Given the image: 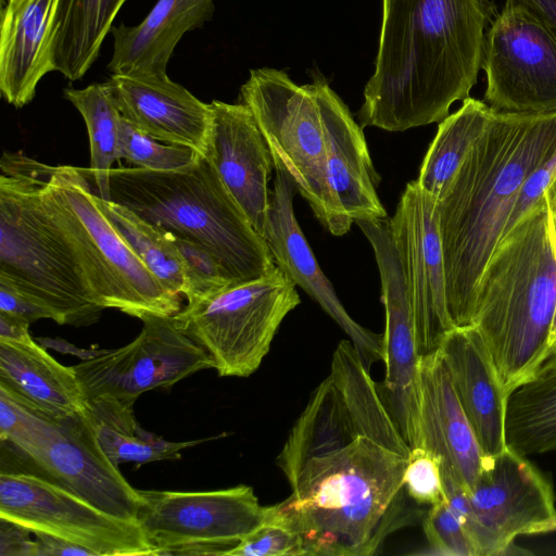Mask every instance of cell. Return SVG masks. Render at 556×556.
I'll list each match as a JSON object with an SVG mask.
<instances>
[{
    "mask_svg": "<svg viewBox=\"0 0 556 556\" xmlns=\"http://www.w3.org/2000/svg\"><path fill=\"white\" fill-rule=\"evenodd\" d=\"M132 406L111 397L88 402L86 416L101 448L116 467L125 463H134L138 468L152 462L178 460L182 450L204 442H172L147 431L137 422Z\"/></svg>",
    "mask_w": 556,
    "mask_h": 556,
    "instance_id": "cell-29",
    "label": "cell"
},
{
    "mask_svg": "<svg viewBox=\"0 0 556 556\" xmlns=\"http://www.w3.org/2000/svg\"><path fill=\"white\" fill-rule=\"evenodd\" d=\"M505 441L523 456L556 451V353L508 394Z\"/></svg>",
    "mask_w": 556,
    "mask_h": 556,
    "instance_id": "cell-27",
    "label": "cell"
},
{
    "mask_svg": "<svg viewBox=\"0 0 556 556\" xmlns=\"http://www.w3.org/2000/svg\"><path fill=\"white\" fill-rule=\"evenodd\" d=\"M0 384L52 416L88 409L74 367L59 363L31 337L0 339Z\"/></svg>",
    "mask_w": 556,
    "mask_h": 556,
    "instance_id": "cell-26",
    "label": "cell"
},
{
    "mask_svg": "<svg viewBox=\"0 0 556 556\" xmlns=\"http://www.w3.org/2000/svg\"><path fill=\"white\" fill-rule=\"evenodd\" d=\"M30 324L13 316L11 314L0 312V339L5 340H24L30 337L28 327Z\"/></svg>",
    "mask_w": 556,
    "mask_h": 556,
    "instance_id": "cell-42",
    "label": "cell"
},
{
    "mask_svg": "<svg viewBox=\"0 0 556 556\" xmlns=\"http://www.w3.org/2000/svg\"><path fill=\"white\" fill-rule=\"evenodd\" d=\"M375 253L381 281L386 327L382 334L384 380L382 400L404 439L417 441L418 362L415 316L401 260L393 242L389 217L354 222Z\"/></svg>",
    "mask_w": 556,
    "mask_h": 556,
    "instance_id": "cell-16",
    "label": "cell"
},
{
    "mask_svg": "<svg viewBox=\"0 0 556 556\" xmlns=\"http://www.w3.org/2000/svg\"><path fill=\"white\" fill-rule=\"evenodd\" d=\"M0 312L16 316L28 324L39 319H52L55 314L30 295L0 280Z\"/></svg>",
    "mask_w": 556,
    "mask_h": 556,
    "instance_id": "cell-38",
    "label": "cell"
},
{
    "mask_svg": "<svg viewBox=\"0 0 556 556\" xmlns=\"http://www.w3.org/2000/svg\"><path fill=\"white\" fill-rule=\"evenodd\" d=\"M555 152L556 112L493 111L483 132L435 200L447 311L454 328L473 324L480 278L521 188Z\"/></svg>",
    "mask_w": 556,
    "mask_h": 556,
    "instance_id": "cell-3",
    "label": "cell"
},
{
    "mask_svg": "<svg viewBox=\"0 0 556 556\" xmlns=\"http://www.w3.org/2000/svg\"><path fill=\"white\" fill-rule=\"evenodd\" d=\"M0 518L93 556L154 555L138 522L109 514L36 473L0 471Z\"/></svg>",
    "mask_w": 556,
    "mask_h": 556,
    "instance_id": "cell-12",
    "label": "cell"
},
{
    "mask_svg": "<svg viewBox=\"0 0 556 556\" xmlns=\"http://www.w3.org/2000/svg\"><path fill=\"white\" fill-rule=\"evenodd\" d=\"M544 199L551 224V231L556 247V175L544 191ZM556 353V313L551 331L549 354ZM548 354V355H549Z\"/></svg>",
    "mask_w": 556,
    "mask_h": 556,
    "instance_id": "cell-43",
    "label": "cell"
},
{
    "mask_svg": "<svg viewBox=\"0 0 556 556\" xmlns=\"http://www.w3.org/2000/svg\"><path fill=\"white\" fill-rule=\"evenodd\" d=\"M506 2L527 10L556 36V0H506Z\"/></svg>",
    "mask_w": 556,
    "mask_h": 556,
    "instance_id": "cell-41",
    "label": "cell"
},
{
    "mask_svg": "<svg viewBox=\"0 0 556 556\" xmlns=\"http://www.w3.org/2000/svg\"><path fill=\"white\" fill-rule=\"evenodd\" d=\"M96 202L121 232L131 250L162 286L184 295L185 269L172 233L144 220L128 207L97 195Z\"/></svg>",
    "mask_w": 556,
    "mask_h": 556,
    "instance_id": "cell-32",
    "label": "cell"
},
{
    "mask_svg": "<svg viewBox=\"0 0 556 556\" xmlns=\"http://www.w3.org/2000/svg\"><path fill=\"white\" fill-rule=\"evenodd\" d=\"M0 168V280L49 307L60 325L97 323L104 308L41 208L29 156L4 152Z\"/></svg>",
    "mask_w": 556,
    "mask_h": 556,
    "instance_id": "cell-7",
    "label": "cell"
},
{
    "mask_svg": "<svg viewBox=\"0 0 556 556\" xmlns=\"http://www.w3.org/2000/svg\"><path fill=\"white\" fill-rule=\"evenodd\" d=\"M200 155L191 148L160 141L121 117L118 160H125L142 169L167 172L188 167Z\"/></svg>",
    "mask_w": 556,
    "mask_h": 556,
    "instance_id": "cell-33",
    "label": "cell"
},
{
    "mask_svg": "<svg viewBox=\"0 0 556 556\" xmlns=\"http://www.w3.org/2000/svg\"><path fill=\"white\" fill-rule=\"evenodd\" d=\"M301 303L295 283L278 267L188 302L177 327L211 356L220 377H249L267 355L283 318Z\"/></svg>",
    "mask_w": 556,
    "mask_h": 556,
    "instance_id": "cell-10",
    "label": "cell"
},
{
    "mask_svg": "<svg viewBox=\"0 0 556 556\" xmlns=\"http://www.w3.org/2000/svg\"><path fill=\"white\" fill-rule=\"evenodd\" d=\"M172 238L184 263L186 279L184 296L188 302L208 296L231 285L216 258L206 249L173 233Z\"/></svg>",
    "mask_w": 556,
    "mask_h": 556,
    "instance_id": "cell-35",
    "label": "cell"
},
{
    "mask_svg": "<svg viewBox=\"0 0 556 556\" xmlns=\"http://www.w3.org/2000/svg\"><path fill=\"white\" fill-rule=\"evenodd\" d=\"M404 486L409 497L418 504L432 506L444 501L440 459L427 448L413 447L404 473Z\"/></svg>",
    "mask_w": 556,
    "mask_h": 556,
    "instance_id": "cell-37",
    "label": "cell"
},
{
    "mask_svg": "<svg viewBox=\"0 0 556 556\" xmlns=\"http://www.w3.org/2000/svg\"><path fill=\"white\" fill-rule=\"evenodd\" d=\"M479 556L503 555L516 536L556 530L551 482L526 456L506 446L491 456L467 491Z\"/></svg>",
    "mask_w": 556,
    "mask_h": 556,
    "instance_id": "cell-15",
    "label": "cell"
},
{
    "mask_svg": "<svg viewBox=\"0 0 556 556\" xmlns=\"http://www.w3.org/2000/svg\"><path fill=\"white\" fill-rule=\"evenodd\" d=\"M240 98L256 121L275 169L291 180L331 235H345L353 222L329 184L316 80L298 85L283 70L253 68Z\"/></svg>",
    "mask_w": 556,
    "mask_h": 556,
    "instance_id": "cell-9",
    "label": "cell"
},
{
    "mask_svg": "<svg viewBox=\"0 0 556 556\" xmlns=\"http://www.w3.org/2000/svg\"><path fill=\"white\" fill-rule=\"evenodd\" d=\"M422 528L430 546L435 552L454 556H479L465 526L446 500L430 507Z\"/></svg>",
    "mask_w": 556,
    "mask_h": 556,
    "instance_id": "cell-36",
    "label": "cell"
},
{
    "mask_svg": "<svg viewBox=\"0 0 556 556\" xmlns=\"http://www.w3.org/2000/svg\"><path fill=\"white\" fill-rule=\"evenodd\" d=\"M556 247L542 195L501 238L480 278L473 324L509 394L549 354Z\"/></svg>",
    "mask_w": 556,
    "mask_h": 556,
    "instance_id": "cell-4",
    "label": "cell"
},
{
    "mask_svg": "<svg viewBox=\"0 0 556 556\" xmlns=\"http://www.w3.org/2000/svg\"><path fill=\"white\" fill-rule=\"evenodd\" d=\"M496 14L491 0H382L359 125L404 131L446 118L477 84Z\"/></svg>",
    "mask_w": 556,
    "mask_h": 556,
    "instance_id": "cell-2",
    "label": "cell"
},
{
    "mask_svg": "<svg viewBox=\"0 0 556 556\" xmlns=\"http://www.w3.org/2000/svg\"><path fill=\"white\" fill-rule=\"evenodd\" d=\"M110 200L206 249L231 285L257 279L277 267L265 238L225 187L206 154L177 170L113 167Z\"/></svg>",
    "mask_w": 556,
    "mask_h": 556,
    "instance_id": "cell-5",
    "label": "cell"
},
{
    "mask_svg": "<svg viewBox=\"0 0 556 556\" xmlns=\"http://www.w3.org/2000/svg\"><path fill=\"white\" fill-rule=\"evenodd\" d=\"M389 225L413 304L421 356L438 350L454 328L447 311L435 199L422 191L416 180L408 182Z\"/></svg>",
    "mask_w": 556,
    "mask_h": 556,
    "instance_id": "cell-17",
    "label": "cell"
},
{
    "mask_svg": "<svg viewBox=\"0 0 556 556\" xmlns=\"http://www.w3.org/2000/svg\"><path fill=\"white\" fill-rule=\"evenodd\" d=\"M30 533L27 528L0 518V556H37V541Z\"/></svg>",
    "mask_w": 556,
    "mask_h": 556,
    "instance_id": "cell-39",
    "label": "cell"
},
{
    "mask_svg": "<svg viewBox=\"0 0 556 556\" xmlns=\"http://www.w3.org/2000/svg\"><path fill=\"white\" fill-rule=\"evenodd\" d=\"M481 68L484 102L498 113L556 112V36L523 8L506 2L489 26Z\"/></svg>",
    "mask_w": 556,
    "mask_h": 556,
    "instance_id": "cell-13",
    "label": "cell"
},
{
    "mask_svg": "<svg viewBox=\"0 0 556 556\" xmlns=\"http://www.w3.org/2000/svg\"><path fill=\"white\" fill-rule=\"evenodd\" d=\"M294 192L291 180L275 169L264 231L275 264L338 323L370 368L374 363L383 361L382 334L357 324L340 302L296 220L293 210Z\"/></svg>",
    "mask_w": 556,
    "mask_h": 556,
    "instance_id": "cell-18",
    "label": "cell"
},
{
    "mask_svg": "<svg viewBox=\"0 0 556 556\" xmlns=\"http://www.w3.org/2000/svg\"><path fill=\"white\" fill-rule=\"evenodd\" d=\"M228 556H306L298 527L280 504L264 506L261 523Z\"/></svg>",
    "mask_w": 556,
    "mask_h": 556,
    "instance_id": "cell-34",
    "label": "cell"
},
{
    "mask_svg": "<svg viewBox=\"0 0 556 556\" xmlns=\"http://www.w3.org/2000/svg\"><path fill=\"white\" fill-rule=\"evenodd\" d=\"M141 320L134 341L73 366L87 402L111 397L134 405L147 391L168 389L213 368L208 353L177 327L173 316L146 315Z\"/></svg>",
    "mask_w": 556,
    "mask_h": 556,
    "instance_id": "cell-14",
    "label": "cell"
},
{
    "mask_svg": "<svg viewBox=\"0 0 556 556\" xmlns=\"http://www.w3.org/2000/svg\"><path fill=\"white\" fill-rule=\"evenodd\" d=\"M316 80L320 106L329 184L345 215L358 219L387 218L376 191L378 175L372 166L363 127L318 70Z\"/></svg>",
    "mask_w": 556,
    "mask_h": 556,
    "instance_id": "cell-22",
    "label": "cell"
},
{
    "mask_svg": "<svg viewBox=\"0 0 556 556\" xmlns=\"http://www.w3.org/2000/svg\"><path fill=\"white\" fill-rule=\"evenodd\" d=\"M0 440L36 475L100 509L137 522L140 496L104 454L84 415L52 416L0 384Z\"/></svg>",
    "mask_w": 556,
    "mask_h": 556,
    "instance_id": "cell-8",
    "label": "cell"
},
{
    "mask_svg": "<svg viewBox=\"0 0 556 556\" xmlns=\"http://www.w3.org/2000/svg\"><path fill=\"white\" fill-rule=\"evenodd\" d=\"M441 462L442 478L469 491L489 458L475 435L438 350L418 362L417 441Z\"/></svg>",
    "mask_w": 556,
    "mask_h": 556,
    "instance_id": "cell-19",
    "label": "cell"
},
{
    "mask_svg": "<svg viewBox=\"0 0 556 556\" xmlns=\"http://www.w3.org/2000/svg\"><path fill=\"white\" fill-rule=\"evenodd\" d=\"M439 351L482 452L486 456L501 453L507 446L508 394L479 330L475 325L453 328Z\"/></svg>",
    "mask_w": 556,
    "mask_h": 556,
    "instance_id": "cell-23",
    "label": "cell"
},
{
    "mask_svg": "<svg viewBox=\"0 0 556 556\" xmlns=\"http://www.w3.org/2000/svg\"><path fill=\"white\" fill-rule=\"evenodd\" d=\"M492 112L484 101L468 97L456 112L439 123L416 179L422 191L435 200L441 195Z\"/></svg>",
    "mask_w": 556,
    "mask_h": 556,
    "instance_id": "cell-30",
    "label": "cell"
},
{
    "mask_svg": "<svg viewBox=\"0 0 556 556\" xmlns=\"http://www.w3.org/2000/svg\"><path fill=\"white\" fill-rule=\"evenodd\" d=\"M206 155L225 187L264 237L274 166L256 121L244 103L213 100Z\"/></svg>",
    "mask_w": 556,
    "mask_h": 556,
    "instance_id": "cell-20",
    "label": "cell"
},
{
    "mask_svg": "<svg viewBox=\"0 0 556 556\" xmlns=\"http://www.w3.org/2000/svg\"><path fill=\"white\" fill-rule=\"evenodd\" d=\"M123 118L165 143L205 155L211 109L168 76L112 74L105 81Z\"/></svg>",
    "mask_w": 556,
    "mask_h": 556,
    "instance_id": "cell-21",
    "label": "cell"
},
{
    "mask_svg": "<svg viewBox=\"0 0 556 556\" xmlns=\"http://www.w3.org/2000/svg\"><path fill=\"white\" fill-rule=\"evenodd\" d=\"M39 203L64 241L91 300L141 319L174 316L181 295L165 289L96 202L88 168L29 157Z\"/></svg>",
    "mask_w": 556,
    "mask_h": 556,
    "instance_id": "cell-6",
    "label": "cell"
},
{
    "mask_svg": "<svg viewBox=\"0 0 556 556\" xmlns=\"http://www.w3.org/2000/svg\"><path fill=\"white\" fill-rule=\"evenodd\" d=\"M81 114L89 136L88 168L98 197L110 200V172L118 160L121 113L105 83H93L83 89L67 87L63 91Z\"/></svg>",
    "mask_w": 556,
    "mask_h": 556,
    "instance_id": "cell-31",
    "label": "cell"
},
{
    "mask_svg": "<svg viewBox=\"0 0 556 556\" xmlns=\"http://www.w3.org/2000/svg\"><path fill=\"white\" fill-rule=\"evenodd\" d=\"M410 451L354 344L340 341L277 457L291 488L279 504L306 556H369L405 525Z\"/></svg>",
    "mask_w": 556,
    "mask_h": 556,
    "instance_id": "cell-1",
    "label": "cell"
},
{
    "mask_svg": "<svg viewBox=\"0 0 556 556\" xmlns=\"http://www.w3.org/2000/svg\"><path fill=\"white\" fill-rule=\"evenodd\" d=\"M214 0H157L137 25L113 26L111 74L167 76L168 61L182 36L214 14Z\"/></svg>",
    "mask_w": 556,
    "mask_h": 556,
    "instance_id": "cell-25",
    "label": "cell"
},
{
    "mask_svg": "<svg viewBox=\"0 0 556 556\" xmlns=\"http://www.w3.org/2000/svg\"><path fill=\"white\" fill-rule=\"evenodd\" d=\"M37 541V556H93V554L74 543L47 535L35 534Z\"/></svg>",
    "mask_w": 556,
    "mask_h": 556,
    "instance_id": "cell-40",
    "label": "cell"
},
{
    "mask_svg": "<svg viewBox=\"0 0 556 556\" xmlns=\"http://www.w3.org/2000/svg\"><path fill=\"white\" fill-rule=\"evenodd\" d=\"M59 0H7L1 10L0 91L20 109L55 71L54 30Z\"/></svg>",
    "mask_w": 556,
    "mask_h": 556,
    "instance_id": "cell-24",
    "label": "cell"
},
{
    "mask_svg": "<svg viewBox=\"0 0 556 556\" xmlns=\"http://www.w3.org/2000/svg\"><path fill=\"white\" fill-rule=\"evenodd\" d=\"M137 522L154 555H226L263 520L249 485L205 492L138 490Z\"/></svg>",
    "mask_w": 556,
    "mask_h": 556,
    "instance_id": "cell-11",
    "label": "cell"
},
{
    "mask_svg": "<svg viewBox=\"0 0 556 556\" xmlns=\"http://www.w3.org/2000/svg\"><path fill=\"white\" fill-rule=\"evenodd\" d=\"M127 0H59L54 30L55 71L81 79L98 59L113 22Z\"/></svg>",
    "mask_w": 556,
    "mask_h": 556,
    "instance_id": "cell-28",
    "label": "cell"
}]
</instances>
